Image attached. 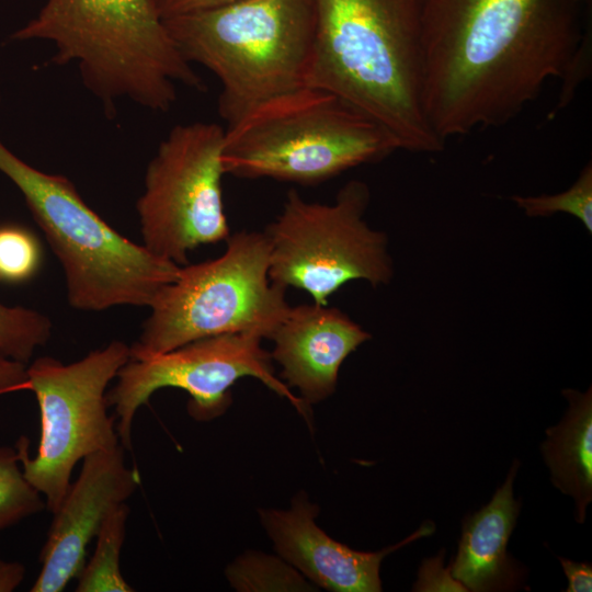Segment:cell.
Listing matches in <instances>:
<instances>
[{"label": "cell", "instance_id": "obj_1", "mask_svg": "<svg viewBox=\"0 0 592 592\" xmlns=\"http://www.w3.org/2000/svg\"><path fill=\"white\" fill-rule=\"evenodd\" d=\"M591 0H422L423 106L446 138L515 117L553 78L587 72Z\"/></svg>", "mask_w": 592, "mask_h": 592}, {"label": "cell", "instance_id": "obj_2", "mask_svg": "<svg viewBox=\"0 0 592 592\" xmlns=\"http://www.w3.org/2000/svg\"><path fill=\"white\" fill-rule=\"evenodd\" d=\"M315 7L307 86L363 111L398 149L443 150L423 106L422 0H315Z\"/></svg>", "mask_w": 592, "mask_h": 592}, {"label": "cell", "instance_id": "obj_3", "mask_svg": "<svg viewBox=\"0 0 592 592\" xmlns=\"http://www.w3.org/2000/svg\"><path fill=\"white\" fill-rule=\"evenodd\" d=\"M10 39L49 42L52 62L75 64L109 116L125 99L167 112L178 99L177 84L204 87L149 0H46Z\"/></svg>", "mask_w": 592, "mask_h": 592}, {"label": "cell", "instance_id": "obj_4", "mask_svg": "<svg viewBox=\"0 0 592 592\" xmlns=\"http://www.w3.org/2000/svg\"><path fill=\"white\" fill-rule=\"evenodd\" d=\"M163 22L183 57L218 78V113L228 125L307 86L315 0H236Z\"/></svg>", "mask_w": 592, "mask_h": 592}, {"label": "cell", "instance_id": "obj_5", "mask_svg": "<svg viewBox=\"0 0 592 592\" xmlns=\"http://www.w3.org/2000/svg\"><path fill=\"white\" fill-rule=\"evenodd\" d=\"M398 145L374 118L341 96L303 87L271 99L225 128L226 174L314 185Z\"/></svg>", "mask_w": 592, "mask_h": 592}, {"label": "cell", "instance_id": "obj_6", "mask_svg": "<svg viewBox=\"0 0 592 592\" xmlns=\"http://www.w3.org/2000/svg\"><path fill=\"white\" fill-rule=\"evenodd\" d=\"M0 172L22 193L61 264L67 299L79 310L150 307L180 266L110 226L61 174L43 172L0 139Z\"/></svg>", "mask_w": 592, "mask_h": 592}, {"label": "cell", "instance_id": "obj_7", "mask_svg": "<svg viewBox=\"0 0 592 592\" xmlns=\"http://www.w3.org/2000/svg\"><path fill=\"white\" fill-rule=\"evenodd\" d=\"M269 267L266 236L246 230L230 234L218 258L180 266L149 307L129 358L220 334L271 339L291 306L286 289L271 282Z\"/></svg>", "mask_w": 592, "mask_h": 592}, {"label": "cell", "instance_id": "obj_8", "mask_svg": "<svg viewBox=\"0 0 592 592\" xmlns=\"http://www.w3.org/2000/svg\"><path fill=\"white\" fill-rule=\"evenodd\" d=\"M369 201V189L360 180L345 183L330 204L308 202L289 190L263 231L271 282L301 289L320 305L351 281L388 284L394 275L388 239L364 218Z\"/></svg>", "mask_w": 592, "mask_h": 592}, {"label": "cell", "instance_id": "obj_9", "mask_svg": "<svg viewBox=\"0 0 592 592\" xmlns=\"http://www.w3.org/2000/svg\"><path fill=\"white\" fill-rule=\"evenodd\" d=\"M128 360L129 346L114 340L70 364L42 356L26 366L22 390L36 397L41 436L34 456L26 436H20L15 448L25 478L45 497L52 513L66 496L77 463L121 444L115 415L107 413L106 392Z\"/></svg>", "mask_w": 592, "mask_h": 592}, {"label": "cell", "instance_id": "obj_10", "mask_svg": "<svg viewBox=\"0 0 592 592\" xmlns=\"http://www.w3.org/2000/svg\"><path fill=\"white\" fill-rule=\"evenodd\" d=\"M225 128L195 122L174 126L149 161L136 203L143 246L178 265L194 249L230 236L224 210Z\"/></svg>", "mask_w": 592, "mask_h": 592}, {"label": "cell", "instance_id": "obj_11", "mask_svg": "<svg viewBox=\"0 0 592 592\" xmlns=\"http://www.w3.org/2000/svg\"><path fill=\"white\" fill-rule=\"evenodd\" d=\"M262 338L229 333L192 341L174 350L141 358H129L117 382L106 392L113 407L116 430L125 449L132 448V425L138 409L159 389L184 390L187 412L196 421L221 415L231 403L230 388L242 377H254L276 395L286 398L306 419L308 406L278 377Z\"/></svg>", "mask_w": 592, "mask_h": 592}, {"label": "cell", "instance_id": "obj_12", "mask_svg": "<svg viewBox=\"0 0 592 592\" xmlns=\"http://www.w3.org/2000/svg\"><path fill=\"white\" fill-rule=\"evenodd\" d=\"M124 451L119 444L82 459L78 478L53 512L32 592H60L77 578L86 563L88 545L104 520L138 488L139 473L126 466Z\"/></svg>", "mask_w": 592, "mask_h": 592}, {"label": "cell", "instance_id": "obj_13", "mask_svg": "<svg viewBox=\"0 0 592 592\" xmlns=\"http://www.w3.org/2000/svg\"><path fill=\"white\" fill-rule=\"evenodd\" d=\"M318 508L305 496L289 510H262L261 522L280 556L309 581L334 592H378L383 558L397 548L434 531L423 525L402 543L378 553L353 550L334 540L315 522Z\"/></svg>", "mask_w": 592, "mask_h": 592}, {"label": "cell", "instance_id": "obj_14", "mask_svg": "<svg viewBox=\"0 0 592 592\" xmlns=\"http://www.w3.org/2000/svg\"><path fill=\"white\" fill-rule=\"evenodd\" d=\"M369 339L339 308L312 301L289 307L270 339L271 357L282 367L281 379L309 406L334 392L343 361Z\"/></svg>", "mask_w": 592, "mask_h": 592}, {"label": "cell", "instance_id": "obj_15", "mask_svg": "<svg viewBox=\"0 0 592 592\" xmlns=\"http://www.w3.org/2000/svg\"><path fill=\"white\" fill-rule=\"evenodd\" d=\"M517 467L514 463L491 501L464 521L449 571L467 591L503 590L516 582L517 571L506 546L520 511L512 491Z\"/></svg>", "mask_w": 592, "mask_h": 592}, {"label": "cell", "instance_id": "obj_16", "mask_svg": "<svg viewBox=\"0 0 592 592\" xmlns=\"http://www.w3.org/2000/svg\"><path fill=\"white\" fill-rule=\"evenodd\" d=\"M569 408L562 420L546 431L543 457L551 482L576 501V519L583 523L592 500V392L565 389Z\"/></svg>", "mask_w": 592, "mask_h": 592}, {"label": "cell", "instance_id": "obj_17", "mask_svg": "<svg viewBox=\"0 0 592 592\" xmlns=\"http://www.w3.org/2000/svg\"><path fill=\"white\" fill-rule=\"evenodd\" d=\"M129 508L126 503L112 511L104 520L95 538L91 559L77 576V592H133L135 589L124 579L119 556L126 536Z\"/></svg>", "mask_w": 592, "mask_h": 592}, {"label": "cell", "instance_id": "obj_18", "mask_svg": "<svg viewBox=\"0 0 592 592\" xmlns=\"http://www.w3.org/2000/svg\"><path fill=\"white\" fill-rule=\"evenodd\" d=\"M226 576L239 591H311L312 585L288 562L262 554H247Z\"/></svg>", "mask_w": 592, "mask_h": 592}, {"label": "cell", "instance_id": "obj_19", "mask_svg": "<svg viewBox=\"0 0 592 592\" xmlns=\"http://www.w3.org/2000/svg\"><path fill=\"white\" fill-rule=\"evenodd\" d=\"M45 508L41 492L23 474L15 446H0V532Z\"/></svg>", "mask_w": 592, "mask_h": 592}, {"label": "cell", "instance_id": "obj_20", "mask_svg": "<svg viewBox=\"0 0 592 592\" xmlns=\"http://www.w3.org/2000/svg\"><path fill=\"white\" fill-rule=\"evenodd\" d=\"M52 327L49 318L37 310L0 303V354L27 364L49 340Z\"/></svg>", "mask_w": 592, "mask_h": 592}, {"label": "cell", "instance_id": "obj_21", "mask_svg": "<svg viewBox=\"0 0 592 592\" xmlns=\"http://www.w3.org/2000/svg\"><path fill=\"white\" fill-rule=\"evenodd\" d=\"M511 200L528 217H549L557 213L572 215L592 234V164L587 163L576 182L553 195L512 196Z\"/></svg>", "mask_w": 592, "mask_h": 592}, {"label": "cell", "instance_id": "obj_22", "mask_svg": "<svg viewBox=\"0 0 592 592\" xmlns=\"http://www.w3.org/2000/svg\"><path fill=\"white\" fill-rule=\"evenodd\" d=\"M42 248L36 236L15 224L0 225V282L22 283L41 269Z\"/></svg>", "mask_w": 592, "mask_h": 592}, {"label": "cell", "instance_id": "obj_23", "mask_svg": "<svg viewBox=\"0 0 592 592\" xmlns=\"http://www.w3.org/2000/svg\"><path fill=\"white\" fill-rule=\"evenodd\" d=\"M415 591H467L451 573L442 567V558L425 560L420 569Z\"/></svg>", "mask_w": 592, "mask_h": 592}, {"label": "cell", "instance_id": "obj_24", "mask_svg": "<svg viewBox=\"0 0 592 592\" xmlns=\"http://www.w3.org/2000/svg\"><path fill=\"white\" fill-rule=\"evenodd\" d=\"M236 0H149L156 13L164 21L183 14L217 8Z\"/></svg>", "mask_w": 592, "mask_h": 592}, {"label": "cell", "instance_id": "obj_25", "mask_svg": "<svg viewBox=\"0 0 592 592\" xmlns=\"http://www.w3.org/2000/svg\"><path fill=\"white\" fill-rule=\"evenodd\" d=\"M26 380V364L0 354V395L22 390Z\"/></svg>", "mask_w": 592, "mask_h": 592}, {"label": "cell", "instance_id": "obj_26", "mask_svg": "<svg viewBox=\"0 0 592 592\" xmlns=\"http://www.w3.org/2000/svg\"><path fill=\"white\" fill-rule=\"evenodd\" d=\"M560 565L568 579L567 592H591L592 591V567L587 562L559 558Z\"/></svg>", "mask_w": 592, "mask_h": 592}, {"label": "cell", "instance_id": "obj_27", "mask_svg": "<svg viewBox=\"0 0 592 592\" xmlns=\"http://www.w3.org/2000/svg\"><path fill=\"white\" fill-rule=\"evenodd\" d=\"M25 567L18 561L0 558V592L14 591L24 580Z\"/></svg>", "mask_w": 592, "mask_h": 592}]
</instances>
